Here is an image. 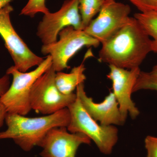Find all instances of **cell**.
Here are the masks:
<instances>
[{
    "label": "cell",
    "instance_id": "44dd1931",
    "mask_svg": "<svg viewBox=\"0 0 157 157\" xmlns=\"http://www.w3.org/2000/svg\"><path fill=\"white\" fill-rule=\"evenodd\" d=\"M7 114V111L6 108L2 103H0V128L5 121Z\"/></svg>",
    "mask_w": 157,
    "mask_h": 157
},
{
    "label": "cell",
    "instance_id": "ba28073f",
    "mask_svg": "<svg viewBox=\"0 0 157 157\" xmlns=\"http://www.w3.org/2000/svg\"><path fill=\"white\" fill-rule=\"evenodd\" d=\"M84 30L78 0H66L56 12L44 14L37 28V36L43 45L57 41L59 33L67 27Z\"/></svg>",
    "mask_w": 157,
    "mask_h": 157
},
{
    "label": "cell",
    "instance_id": "6da1fadb",
    "mask_svg": "<svg viewBox=\"0 0 157 157\" xmlns=\"http://www.w3.org/2000/svg\"><path fill=\"white\" fill-rule=\"evenodd\" d=\"M102 45L99 61L128 70L140 67L151 52V39L135 17Z\"/></svg>",
    "mask_w": 157,
    "mask_h": 157
},
{
    "label": "cell",
    "instance_id": "7402d4cb",
    "mask_svg": "<svg viewBox=\"0 0 157 157\" xmlns=\"http://www.w3.org/2000/svg\"><path fill=\"white\" fill-rule=\"evenodd\" d=\"M12 1L13 0H0V9L10 4V2Z\"/></svg>",
    "mask_w": 157,
    "mask_h": 157
},
{
    "label": "cell",
    "instance_id": "e0dca14e",
    "mask_svg": "<svg viewBox=\"0 0 157 157\" xmlns=\"http://www.w3.org/2000/svg\"><path fill=\"white\" fill-rule=\"evenodd\" d=\"M50 12L45 5V0H29L26 5L23 8L21 15L33 17L39 13L44 14Z\"/></svg>",
    "mask_w": 157,
    "mask_h": 157
},
{
    "label": "cell",
    "instance_id": "7c38bea8",
    "mask_svg": "<svg viewBox=\"0 0 157 157\" xmlns=\"http://www.w3.org/2000/svg\"><path fill=\"white\" fill-rule=\"evenodd\" d=\"M76 94L86 111L96 121L102 125H123L126 119L122 115L114 94L109 93L104 101L96 103L89 97L85 90L84 83L76 87Z\"/></svg>",
    "mask_w": 157,
    "mask_h": 157
},
{
    "label": "cell",
    "instance_id": "7a4b0ae2",
    "mask_svg": "<svg viewBox=\"0 0 157 157\" xmlns=\"http://www.w3.org/2000/svg\"><path fill=\"white\" fill-rule=\"evenodd\" d=\"M70 115L68 108L53 114L37 117L7 113L5 122L7 128L0 132V140L11 139L25 151L40 147L48 132L56 127H67Z\"/></svg>",
    "mask_w": 157,
    "mask_h": 157
},
{
    "label": "cell",
    "instance_id": "8fae6325",
    "mask_svg": "<svg viewBox=\"0 0 157 157\" xmlns=\"http://www.w3.org/2000/svg\"><path fill=\"white\" fill-rule=\"evenodd\" d=\"M91 140L82 133H70L66 127H56L48 132L40 147L41 157H75L82 144H90Z\"/></svg>",
    "mask_w": 157,
    "mask_h": 157
},
{
    "label": "cell",
    "instance_id": "d6986e66",
    "mask_svg": "<svg viewBox=\"0 0 157 157\" xmlns=\"http://www.w3.org/2000/svg\"><path fill=\"white\" fill-rule=\"evenodd\" d=\"M147 157H157V137L147 136L144 140Z\"/></svg>",
    "mask_w": 157,
    "mask_h": 157
},
{
    "label": "cell",
    "instance_id": "5bb4252c",
    "mask_svg": "<svg viewBox=\"0 0 157 157\" xmlns=\"http://www.w3.org/2000/svg\"><path fill=\"white\" fill-rule=\"evenodd\" d=\"M134 17L139 21L149 37L152 38L151 52L157 53V12H139L135 13Z\"/></svg>",
    "mask_w": 157,
    "mask_h": 157
},
{
    "label": "cell",
    "instance_id": "52a82bcc",
    "mask_svg": "<svg viewBox=\"0 0 157 157\" xmlns=\"http://www.w3.org/2000/svg\"><path fill=\"white\" fill-rule=\"evenodd\" d=\"M13 10L10 4L0 9V36L13 59L14 67L21 72H26L41 64L45 59L32 52L14 29L10 17Z\"/></svg>",
    "mask_w": 157,
    "mask_h": 157
},
{
    "label": "cell",
    "instance_id": "603a6c76",
    "mask_svg": "<svg viewBox=\"0 0 157 157\" xmlns=\"http://www.w3.org/2000/svg\"><path fill=\"white\" fill-rule=\"evenodd\" d=\"M150 73L153 76L157 77V64L155 65L154 67H153Z\"/></svg>",
    "mask_w": 157,
    "mask_h": 157
},
{
    "label": "cell",
    "instance_id": "ac0fdd59",
    "mask_svg": "<svg viewBox=\"0 0 157 157\" xmlns=\"http://www.w3.org/2000/svg\"><path fill=\"white\" fill-rule=\"evenodd\" d=\"M140 12L155 11L157 12V0H128Z\"/></svg>",
    "mask_w": 157,
    "mask_h": 157
},
{
    "label": "cell",
    "instance_id": "5b68a950",
    "mask_svg": "<svg viewBox=\"0 0 157 157\" xmlns=\"http://www.w3.org/2000/svg\"><path fill=\"white\" fill-rule=\"evenodd\" d=\"M56 72L52 66L40 76L34 83L30 95L32 109L47 115L67 108L76 100V94H62L55 82Z\"/></svg>",
    "mask_w": 157,
    "mask_h": 157
},
{
    "label": "cell",
    "instance_id": "4fadbf2b",
    "mask_svg": "<svg viewBox=\"0 0 157 157\" xmlns=\"http://www.w3.org/2000/svg\"><path fill=\"white\" fill-rule=\"evenodd\" d=\"M86 68L82 63L77 67H74L70 73L56 72V84L59 90L65 95L72 94L78 85L84 83L86 77L85 74Z\"/></svg>",
    "mask_w": 157,
    "mask_h": 157
},
{
    "label": "cell",
    "instance_id": "277c9868",
    "mask_svg": "<svg viewBox=\"0 0 157 157\" xmlns=\"http://www.w3.org/2000/svg\"><path fill=\"white\" fill-rule=\"evenodd\" d=\"M67 108L70 115V123L67 127L68 131L72 133H83L95 143L102 153L111 154L118 140L117 127L98 124L89 115L77 97Z\"/></svg>",
    "mask_w": 157,
    "mask_h": 157
},
{
    "label": "cell",
    "instance_id": "30bf717a",
    "mask_svg": "<svg viewBox=\"0 0 157 157\" xmlns=\"http://www.w3.org/2000/svg\"><path fill=\"white\" fill-rule=\"evenodd\" d=\"M109 73L107 78L112 83L113 92L118 104L122 115L126 119L128 114L135 119L140 114V111L132 99L133 89L141 70L140 67L131 70L109 65Z\"/></svg>",
    "mask_w": 157,
    "mask_h": 157
},
{
    "label": "cell",
    "instance_id": "ffe728a7",
    "mask_svg": "<svg viewBox=\"0 0 157 157\" xmlns=\"http://www.w3.org/2000/svg\"><path fill=\"white\" fill-rule=\"evenodd\" d=\"M10 75L6 74L0 77V100L10 87Z\"/></svg>",
    "mask_w": 157,
    "mask_h": 157
},
{
    "label": "cell",
    "instance_id": "9a60e30c",
    "mask_svg": "<svg viewBox=\"0 0 157 157\" xmlns=\"http://www.w3.org/2000/svg\"><path fill=\"white\" fill-rule=\"evenodd\" d=\"M78 2L79 13L85 29L99 13L106 0H78Z\"/></svg>",
    "mask_w": 157,
    "mask_h": 157
},
{
    "label": "cell",
    "instance_id": "2e32d148",
    "mask_svg": "<svg viewBox=\"0 0 157 157\" xmlns=\"http://www.w3.org/2000/svg\"><path fill=\"white\" fill-rule=\"evenodd\" d=\"M142 90L157 91V77L152 75L150 72L140 71L133 89V93Z\"/></svg>",
    "mask_w": 157,
    "mask_h": 157
},
{
    "label": "cell",
    "instance_id": "3957f363",
    "mask_svg": "<svg viewBox=\"0 0 157 157\" xmlns=\"http://www.w3.org/2000/svg\"><path fill=\"white\" fill-rule=\"evenodd\" d=\"M52 66L50 56L35 70L29 72H22L14 66L6 71V74L12 77L9 89L0 100L8 113L25 116L31 111L30 95L31 89L37 79Z\"/></svg>",
    "mask_w": 157,
    "mask_h": 157
},
{
    "label": "cell",
    "instance_id": "8992f818",
    "mask_svg": "<svg viewBox=\"0 0 157 157\" xmlns=\"http://www.w3.org/2000/svg\"><path fill=\"white\" fill-rule=\"evenodd\" d=\"M56 42L42 45L41 52L51 56L52 67L56 72L69 69L68 63L70 59L82 47H98L100 42L86 33L84 30L75 29L72 26L63 29L59 34Z\"/></svg>",
    "mask_w": 157,
    "mask_h": 157
},
{
    "label": "cell",
    "instance_id": "cb8c5ba5",
    "mask_svg": "<svg viewBox=\"0 0 157 157\" xmlns=\"http://www.w3.org/2000/svg\"><path fill=\"white\" fill-rule=\"evenodd\" d=\"M115 0H106V2H114Z\"/></svg>",
    "mask_w": 157,
    "mask_h": 157
},
{
    "label": "cell",
    "instance_id": "9c48e42d",
    "mask_svg": "<svg viewBox=\"0 0 157 157\" xmlns=\"http://www.w3.org/2000/svg\"><path fill=\"white\" fill-rule=\"evenodd\" d=\"M131 7L124 3L106 2L84 31L90 36L103 43L111 38L128 20Z\"/></svg>",
    "mask_w": 157,
    "mask_h": 157
}]
</instances>
